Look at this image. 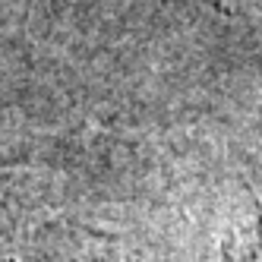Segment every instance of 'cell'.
<instances>
[{"label":"cell","instance_id":"6da1fadb","mask_svg":"<svg viewBox=\"0 0 262 262\" xmlns=\"http://www.w3.org/2000/svg\"><path fill=\"white\" fill-rule=\"evenodd\" d=\"M221 262H262V202L253 228L247 234H234L224 240Z\"/></svg>","mask_w":262,"mask_h":262}]
</instances>
